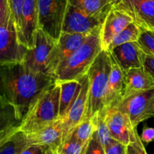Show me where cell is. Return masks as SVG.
Masks as SVG:
<instances>
[{
  "instance_id": "obj_21",
  "label": "cell",
  "mask_w": 154,
  "mask_h": 154,
  "mask_svg": "<svg viewBox=\"0 0 154 154\" xmlns=\"http://www.w3.org/2000/svg\"><path fill=\"white\" fill-rule=\"evenodd\" d=\"M69 2L88 14L104 19L114 7L110 0H69Z\"/></svg>"
},
{
  "instance_id": "obj_27",
  "label": "cell",
  "mask_w": 154,
  "mask_h": 154,
  "mask_svg": "<svg viewBox=\"0 0 154 154\" xmlns=\"http://www.w3.org/2000/svg\"><path fill=\"white\" fill-rule=\"evenodd\" d=\"M137 42L145 54L154 56V30L142 29Z\"/></svg>"
},
{
  "instance_id": "obj_34",
  "label": "cell",
  "mask_w": 154,
  "mask_h": 154,
  "mask_svg": "<svg viewBox=\"0 0 154 154\" xmlns=\"http://www.w3.org/2000/svg\"><path fill=\"white\" fill-rule=\"evenodd\" d=\"M142 67L154 81V56L144 52Z\"/></svg>"
},
{
  "instance_id": "obj_37",
  "label": "cell",
  "mask_w": 154,
  "mask_h": 154,
  "mask_svg": "<svg viewBox=\"0 0 154 154\" xmlns=\"http://www.w3.org/2000/svg\"><path fill=\"white\" fill-rule=\"evenodd\" d=\"M110 1L114 4V5H116L119 4L121 2V0H110Z\"/></svg>"
},
{
  "instance_id": "obj_18",
  "label": "cell",
  "mask_w": 154,
  "mask_h": 154,
  "mask_svg": "<svg viewBox=\"0 0 154 154\" xmlns=\"http://www.w3.org/2000/svg\"><path fill=\"white\" fill-rule=\"evenodd\" d=\"M111 54V53H110ZM111 67L108 79L107 93L105 96L104 110L108 111L111 108L115 107L123 99L124 88V74L116 60L111 54Z\"/></svg>"
},
{
  "instance_id": "obj_36",
  "label": "cell",
  "mask_w": 154,
  "mask_h": 154,
  "mask_svg": "<svg viewBox=\"0 0 154 154\" xmlns=\"http://www.w3.org/2000/svg\"><path fill=\"white\" fill-rule=\"evenodd\" d=\"M141 140H142L143 143H149L154 140V128H150V127L144 126L141 133Z\"/></svg>"
},
{
  "instance_id": "obj_2",
  "label": "cell",
  "mask_w": 154,
  "mask_h": 154,
  "mask_svg": "<svg viewBox=\"0 0 154 154\" xmlns=\"http://www.w3.org/2000/svg\"><path fill=\"white\" fill-rule=\"evenodd\" d=\"M60 86L56 82L32 104L20 122V131L26 134L35 132L60 119Z\"/></svg>"
},
{
  "instance_id": "obj_20",
  "label": "cell",
  "mask_w": 154,
  "mask_h": 154,
  "mask_svg": "<svg viewBox=\"0 0 154 154\" xmlns=\"http://www.w3.org/2000/svg\"><path fill=\"white\" fill-rule=\"evenodd\" d=\"M60 86V118L64 119L67 115L72 103L75 101L81 90V84L79 79L57 82Z\"/></svg>"
},
{
  "instance_id": "obj_16",
  "label": "cell",
  "mask_w": 154,
  "mask_h": 154,
  "mask_svg": "<svg viewBox=\"0 0 154 154\" xmlns=\"http://www.w3.org/2000/svg\"><path fill=\"white\" fill-rule=\"evenodd\" d=\"M123 71L143 66L144 51L138 42H132L118 45L109 51Z\"/></svg>"
},
{
  "instance_id": "obj_30",
  "label": "cell",
  "mask_w": 154,
  "mask_h": 154,
  "mask_svg": "<svg viewBox=\"0 0 154 154\" xmlns=\"http://www.w3.org/2000/svg\"><path fill=\"white\" fill-rule=\"evenodd\" d=\"M19 126L20 122L17 124H9L0 128V146L19 131Z\"/></svg>"
},
{
  "instance_id": "obj_39",
  "label": "cell",
  "mask_w": 154,
  "mask_h": 154,
  "mask_svg": "<svg viewBox=\"0 0 154 154\" xmlns=\"http://www.w3.org/2000/svg\"><path fill=\"white\" fill-rule=\"evenodd\" d=\"M153 30H154V29H153Z\"/></svg>"
},
{
  "instance_id": "obj_13",
  "label": "cell",
  "mask_w": 154,
  "mask_h": 154,
  "mask_svg": "<svg viewBox=\"0 0 154 154\" xmlns=\"http://www.w3.org/2000/svg\"><path fill=\"white\" fill-rule=\"evenodd\" d=\"M105 119L114 140L126 146L135 140L137 128L133 127L126 114L113 107L108 110Z\"/></svg>"
},
{
  "instance_id": "obj_12",
  "label": "cell",
  "mask_w": 154,
  "mask_h": 154,
  "mask_svg": "<svg viewBox=\"0 0 154 154\" xmlns=\"http://www.w3.org/2000/svg\"><path fill=\"white\" fill-rule=\"evenodd\" d=\"M114 6L127 14L141 29H154V0H121Z\"/></svg>"
},
{
  "instance_id": "obj_7",
  "label": "cell",
  "mask_w": 154,
  "mask_h": 154,
  "mask_svg": "<svg viewBox=\"0 0 154 154\" xmlns=\"http://www.w3.org/2000/svg\"><path fill=\"white\" fill-rule=\"evenodd\" d=\"M56 42L41 29H38L36 32L34 47L31 49H27L23 62V64L32 72L48 75V62Z\"/></svg>"
},
{
  "instance_id": "obj_4",
  "label": "cell",
  "mask_w": 154,
  "mask_h": 154,
  "mask_svg": "<svg viewBox=\"0 0 154 154\" xmlns=\"http://www.w3.org/2000/svg\"><path fill=\"white\" fill-rule=\"evenodd\" d=\"M111 67L109 51H102L89 69V97L84 119H92L104 110Z\"/></svg>"
},
{
  "instance_id": "obj_8",
  "label": "cell",
  "mask_w": 154,
  "mask_h": 154,
  "mask_svg": "<svg viewBox=\"0 0 154 154\" xmlns=\"http://www.w3.org/2000/svg\"><path fill=\"white\" fill-rule=\"evenodd\" d=\"M27 48L19 41L13 16L8 22L0 26V65L23 63Z\"/></svg>"
},
{
  "instance_id": "obj_35",
  "label": "cell",
  "mask_w": 154,
  "mask_h": 154,
  "mask_svg": "<svg viewBox=\"0 0 154 154\" xmlns=\"http://www.w3.org/2000/svg\"><path fill=\"white\" fill-rule=\"evenodd\" d=\"M51 150L48 147L38 145H29L20 154H49Z\"/></svg>"
},
{
  "instance_id": "obj_17",
  "label": "cell",
  "mask_w": 154,
  "mask_h": 154,
  "mask_svg": "<svg viewBox=\"0 0 154 154\" xmlns=\"http://www.w3.org/2000/svg\"><path fill=\"white\" fill-rule=\"evenodd\" d=\"M63 119H60L35 132L26 134V137L29 145L46 146L52 152L63 142Z\"/></svg>"
},
{
  "instance_id": "obj_31",
  "label": "cell",
  "mask_w": 154,
  "mask_h": 154,
  "mask_svg": "<svg viewBox=\"0 0 154 154\" xmlns=\"http://www.w3.org/2000/svg\"><path fill=\"white\" fill-rule=\"evenodd\" d=\"M11 16L9 0H0V26L5 25Z\"/></svg>"
},
{
  "instance_id": "obj_28",
  "label": "cell",
  "mask_w": 154,
  "mask_h": 154,
  "mask_svg": "<svg viewBox=\"0 0 154 154\" xmlns=\"http://www.w3.org/2000/svg\"><path fill=\"white\" fill-rule=\"evenodd\" d=\"M9 2H10L11 14L14 21L18 39L20 41L21 36V14H22V8L24 0H9Z\"/></svg>"
},
{
  "instance_id": "obj_22",
  "label": "cell",
  "mask_w": 154,
  "mask_h": 154,
  "mask_svg": "<svg viewBox=\"0 0 154 154\" xmlns=\"http://www.w3.org/2000/svg\"><path fill=\"white\" fill-rule=\"evenodd\" d=\"M107 113H108V111L103 110L92 119L95 126V131L93 133V135L102 144L104 149H105L113 140V138L110 134L109 128L107 125L106 119H105Z\"/></svg>"
},
{
  "instance_id": "obj_9",
  "label": "cell",
  "mask_w": 154,
  "mask_h": 154,
  "mask_svg": "<svg viewBox=\"0 0 154 154\" xmlns=\"http://www.w3.org/2000/svg\"><path fill=\"white\" fill-rule=\"evenodd\" d=\"M78 79L81 84V90L66 117L63 119V141L70 137L74 129L82 122L87 113L90 84L88 74H85Z\"/></svg>"
},
{
  "instance_id": "obj_25",
  "label": "cell",
  "mask_w": 154,
  "mask_h": 154,
  "mask_svg": "<svg viewBox=\"0 0 154 154\" xmlns=\"http://www.w3.org/2000/svg\"><path fill=\"white\" fill-rule=\"evenodd\" d=\"M94 131L95 126L92 119H84L82 122L74 129L69 137H72L78 140L84 146H87L91 140Z\"/></svg>"
},
{
  "instance_id": "obj_3",
  "label": "cell",
  "mask_w": 154,
  "mask_h": 154,
  "mask_svg": "<svg viewBox=\"0 0 154 154\" xmlns=\"http://www.w3.org/2000/svg\"><path fill=\"white\" fill-rule=\"evenodd\" d=\"M100 30L101 29L88 35L84 43L57 66L54 72L56 82L77 80L88 72L102 51Z\"/></svg>"
},
{
  "instance_id": "obj_11",
  "label": "cell",
  "mask_w": 154,
  "mask_h": 154,
  "mask_svg": "<svg viewBox=\"0 0 154 154\" xmlns=\"http://www.w3.org/2000/svg\"><path fill=\"white\" fill-rule=\"evenodd\" d=\"M87 36L88 35L86 34L62 33L50 57L48 65V75L54 77L57 66L84 43Z\"/></svg>"
},
{
  "instance_id": "obj_6",
  "label": "cell",
  "mask_w": 154,
  "mask_h": 154,
  "mask_svg": "<svg viewBox=\"0 0 154 154\" xmlns=\"http://www.w3.org/2000/svg\"><path fill=\"white\" fill-rule=\"evenodd\" d=\"M126 114L133 127L154 116V88L123 98L115 107Z\"/></svg>"
},
{
  "instance_id": "obj_15",
  "label": "cell",
  "mask_w": 154,
  "mask_h": 154,
  "mask_svg": "<svg viewBox=\"0 0 154 154\" xmlns=\"http://www.w3.org/2000/svg\"><path fill=\"white\" fill-rule=\"evenodd\" d=\"M37 0H24L21 14V36L20 42L27 49L35 45V39L38 30Z\"/></svg>"
},
{
  "instance_id": "obj_32",
  "label": "cell",
  "mask_w": 154,
  "mask_h": 154,
  "mask_svg": "<svg viewBox=\"0 0 154 154\" xmlns=\"http://www.w3.org/2000/svg\"><path fill=\"white\" fill-rule=\"evenodd\" d=\"M84 154H105V149L97 139L93 135L91 140L87 144Z\"/></svg>"
},
{
  "instance_id": "obj_24",
  "label": "cell",
  "mask_w": 154,
  "mask_h": 154,
  "mask_svg": "<svg viewBox=\"0 0 154 154\" xmlns=\"http://www.w3.org/2000/svg\"><path fill=\"white\" fill-rule=\"evenodd\" d=\"M29 145L26 134L19 130L0 146V154H20Z\"/></svg>"
},
{
  "instance_id": "obj_29",
  "label": "cell",
  "mask_w": 154,
  "mask_h": 154,
  "mask_svg": "<svg viewBox=\"0 0 154 154\" xmlns=\"http://www.w3.org/2000/svg\"><path fill=\"white\" fill-rule=\"evenodd\" d=\"M126 154H147L138 131L135 134V140L126 146Z\"/></svg>"
},
{
  "instance_id": "obj_26",
  "label": "cell",
  "mask_w": 154,
  "mask_h": 154,
  "mask_svg": "<svg viewBox=\"0 0 154 154\" xmlns=\"http://www.w3.org/2000/svg\"><path fill=\"white\" fill-rule=\"evenodd\" d=\"M86 147L78 140L69 137L62 142L51 154H84Z\"/></svg>"
},
{
  "instance_id": "obj_10",
  "label": "cell",
  "mask_w": 154,
  "mask_h": 154,
  "mask_svg": "<svg viewBox=\"0 0 154 154\" xmlns=\"http://www.w3.org/2000/svg\"><path fill=\"white\" fill-rule=\"evenodd\" d=\"M104 21V18L92 16L69 4L62 33L89 35L100 30Z\"/></svg>"
},
{
  "instance_id": "obj_19",
  "label": "cell",
  "mask_w": 154,
  "mask_h": 154,
  "mask_svg": "<svg viewBox=\"0 0 154 154\" xmlns=\"http://www.w3.org/2000/svg\"><path fill=\"white\" fill-rule=\"evenodd\" d=\"M124 88L123 98L137 92L154 88V81L143 67L133 68L123 71Z\"/></svg>"
},
{
  "instance_id": "obj_5",
  "label": "cell",
  "mask_w": 154,
  "mask_h": 154,
  "mask_svg": "<svg viewBox=\"0 0 154 154\" xmlns=\"http://www.w3.org/2000/svg\"><path fill=\"white\" fill-rule=\"evenodd\" d=\"M38 28L57 42L63 30L69 0H37Z\"/></svg>"
},
{
  "instance_id": "obj_14",
  "label": "cell",
  "mask_w": 154,
  "mask_h": 154,
  "mask_svg": "<svg viewBox=\"0 0 154 154\" xmlns=\"http://www.w3.org/2000/svg\"><path fill=\"white\" fill-rule=\"evenodd\" d=\"M132 22L133 20L131 17L114 6L101 27L100 40L102 51H108V46L114 38Z\"/></svg>"
},
{
  "instance_id": "obj_33",
  "label": "cell",
  "mask_w": 154,
  "mask_h": 154,
  "mask_svg": "<svg viewBox=\"0 0 154 154\" xmlns=\"http://www.w3.org/2000/svg\"><path fill=\"white\" fill-rule=\"evenodd\" d=\"M105 151V154H126V146L113 139Z\"/></svg>"
},
{
  "instance_id": "obj_1",
  "label": "cell",
  "mask_w": 154,
  "mask_h": 154,
  "mask_svg": "<svg viewBox=\"0 0 154 154\" xmlns=\"http://www.w3.org/2000/svg\"><path fill=\"white\" fill-rule=\"evenodd\" d=\"M56 82L54 77L32 72L23 63L1 64L0 108H11L20 122L36 98Z\"/></svg>"
},
{
  "instance_id": "obj_23",
  "label": "cell",
  "mask_w": 154,
  "mask_h": 154,
  "mask_svg": "<svg viewBox=\"0 0 154 154\" xmlns=\"http://www.w3.org/2000/svg\"><path fill=\"white\" fill-rule=\"evenodd\" d=\"M141 30L142 29L138 27L136 24H135L134 22L131 23L114 38L112 42L108 46V51H111L115 47L123 45V44L132 42H137L138 38H139L140 34H141Z\"/></svg>"
},
{
  "instance_id": "obj_38",
  "label": "cell",
  "mask_w": 154,
  "mask_h": 154,
  "mask_svg": "<svg viewBox=\"0 0 154 154\" xmlns=\"http://www.w3.org/2000/svg\"><path fill=\"white\" fill-rule=\"evenodd\" d=\"M49 154H51V152H50V153Z\"/></svg>"
}]
</instances>
